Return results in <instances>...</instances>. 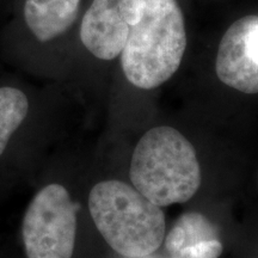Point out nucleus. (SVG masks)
<instances>
[{"label":"nucleus","mask_w":258,"mask_h":258,"mask_svg":"<svg viewBox=\"0 0 258 258\" xmlns=\"http://www.w3.org/2000/svg\"><path fill=\"white\" fill-rule=\"evenodd\" d=\"M185 48V21L178 2L146 0L120 54L125 79L143 90L163 85L179 69Z\"/></svg>","instance_id":"obj_1"},{"label":"nucleus","mask_w":258,"mask_h":258,"mask_svg":"<svg viewBox=\"0 0 258 258\" xmlns=\"http://www.w3.org/2000/svg\"><path fill=\"white\" fill-rule=\"evenodd\" d=\"M129 176L134 188L159 207L189 201L202 180L195 148L169 125L150 129L140 139Z\"/></svg>","instance_id":"obj_2"},{"label":"nucleus","mask_w":258,"mask_h":258,"mask_svg":"<svg viewBox=\"0 0 258 258\" xmlns=\"http://www.w3.org/2000/svg\"><path fill=\"white\" fill-rule=\"evenodd\" d=\"M89 209L97 230L117 253L141 258L153 253L165 238V217L134 186L104 180L91 189Z\"/></svg>","instance_id":"obj_3"},{"label":"nucleus","mask_w":258,"mask_h":258,"mask_svg":"<svg viewBox=\"0 0 258 258\" xmlns=\"http://www.w3.org/2000/svg\"><path fill=\"white\" fill-rule=\"evenodd\" d=\"M22 234L28 258H72L77 211L64 186L49 184L35 195L25 213Z\"/></svg>","instance_id":"obj_4"},{"label":"nucleus","mask_w":258,"mask_h":258,"mask_svg":"<svg viewBox=\"0 0 258 258\" xmlns=\"http://www.w3.org/2000/svg\"><path fill=\"white\" fill-rule=\"evenodd\" d=\"M146 0H92L80 25V40L97 59L120 56L128 34L144 14Z\"/></svg>","instance_id":"obj_5"},{"label":"nucleus","mask_w":258,"mask_h":258,"mask_svg":"<svg viewBox=\"0 0 258 258\" xmlns=\"http://www.w3.org/2000/svg\"><path fill=\"white\" fill-rule=\"evenodd\" d=\"M215 72L228 88L258 93V16H245L228 27L219 43Z\"/></svg>","instance_id":"obj_6"},{"label":"nucleus","mask_w":258,"mask_h":258,"mask_svg":"<svg viewBox=\"0 0 258 258\" xmlns=\"http://www.w3.org/2000/svg\"><path fill=\"white\" fill-rule=\"evenodd\" d=\"M80 2L82 0H25V23L38 41H51L72 27Z\"/></svg>","instance_id":"obj_7"},{"label":"nucleus","mask_w":258,"mask_h":258,"mask_svg":"<svg viewBox=\"0 0 258 258\" xmlns=\"http://www.w3.org/2000/svg\"><path fill=\"white\" fill-rule=\"evenodd\" d=\"M165 249L171 256L183 247L201 240L215 239L214 231L206 217L200 213H188L176 221L172 230L165 238Z\"/></svg>","instance_id":"obj_8"},{"label":"nucleus","mask_w":258,"mask_h":258,"mask_svg":"<svg viewBox=\"0 0 258 258\" xmlns=\"http://www.w3.org/2000/svg\"><path fill=\"white\" fill-rule=\"evenodd\" d=\"M29 110L27 96L15 88H0V156Z\"/></svg>","instance_id":"obj_9"},{"label":"nucleus","mask_w":258,"mask_h":258,"mask_svg":"<svg viewBox=\"0 0 258 258\" xmlns=\"http://www.w3.org/2000/svg\"><path fill=\"white\" fill-rule=\"evenodd\" d=\"M222 244L219 239L201 240L199 243L183 247L171 258H219L222 253Z\"/></svg>","instance_id":"obj_10"}]
</instances>
